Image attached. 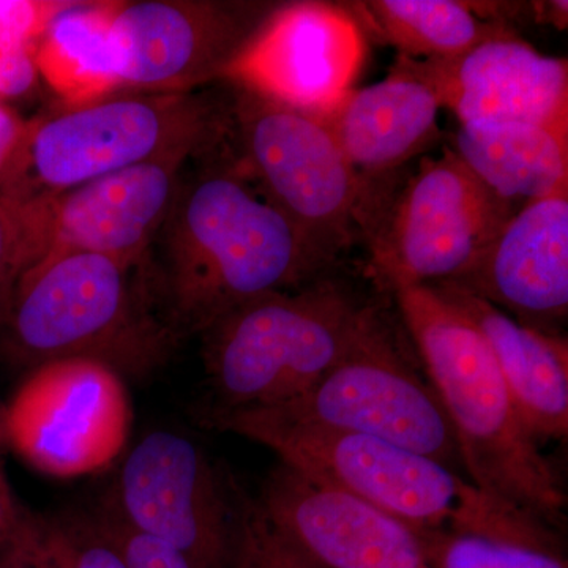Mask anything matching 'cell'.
I'll return each instance as SVG.
<instances>
[{
    "instance_id": "6da1fadb",
    "label": "cell",
    "mask_w": 568,
    "mask_h": 568,
    "mask_svg": "<svg viewBox=\"0 0 568 568\" xmlns=\"http://www.w3.org/2000/svg\"><path fill=\"white\" fill-rule=\"evenodd\" d=\"M155 246L153 272L179 338L203 335L261 295L297 290L338 271L310 252L227 140L200 156L196 173L183 174Z\"/></svg>"
},
{
    "instance_id": "7a4b0ae2",
    "label": "cell",
    "mask_w": 568,
    "mask_h": 568,
    "mask_svg": "<svg viewBox=\"0 0 568 568\" xmlns=\"http://www.w3.org/2000/svg\"><path fill=\"white\" fill-rule=\"evenodd\" d=\"M204 424L271 448L280 463L357 496L417 534H459L560 551L556 530L497 503L457 470L377 437L261 413L204 414Z\"/></svg>"
},
{
    "instance_id": "3957f363",
    "label": "cell",
    "mask_w": 568,
    "mask_h": 568,
    "mask_svg": "<svg viewBox=\"0 0 568 568\" xmlns=\"http://www.w3.org/2000/svg\"><path fill=\"white\" fill-rule=\"evenodd\" d=\"M392 294L454 428L467 480L552 529L562 526V480L526 428L476 325L435 286L398 287Z\"/></svg>"
},
{
    "instance_id": "277c9868",
    "label": "cell",
    "mask_w": 568,
    "mask_h": 568,
    "mask_svg": "<svg viewBox=\"0 0 568 568\" xmlns=\"http://www.w3.org/2000/svg\"><path fill=\"white\" fill-rule=\"evenodd\" d=\"M7 346L36 366L91 358L122 377L162 365L179 342L151 257L55 253L26 268L0 312Z\"/></svg>"
},
{
    "instance_id": "5b68a950",
    "label": "cell",
    "mask_w": 568,
    "mask_h": 568,
    "mask_svg": "<svg viewBox=\"0 0 568 568\" xmlns=\"http://www.w3.org/2000/svg\"><path fill=\"white\" fill-rule=\"evenodd\" d=\"M377 306L338 268L227 313L201 335L212 395L203 414L263 409L304 394L347 353Z\"/></svg>"
},
{
    "instance_id": "8992f818",
    "label": "cell",
    "mask_w": 568,
    "mask_h": 568,
    "mask_svg": "<svg viewBox=\"0 0 568 568\" xmlns=\"http://www.w3.org/2000/svg\"><path fill=\"white\" fill-rule=\"evenodd\" d=\"M226 132L227 102L204 93L114 92L26 123L0 196L14 204L44 200L134 164L200 155Z\"/></svg>"
},
{
    "instance_id": "52a82bcc",
    "label": "cell",
    "mask_w": 568,
    "mask_h": 568,
    "mask_svg": "<svg viewBox=\"0 0 568 568\" xmlns=\"http://www.w3.org/2000/svg\"><path fill=\"white\" fill-rule=\"evenodd\" d=\"M233 85L227 144L264 196L328 268L368 244L395 190L362 179L317 115Z\"/></svg>"
},
{
    "instance_id": "ba28073f",
    "label": "cell",
    "mask_w": 568,
    "mask_h": 568,
    "mask_svg": "<svg viewBox=\"0 0 568 568\" xmlns=\"http://www.w3.org/2000/svg\"><path fill=\"white\" fill-rule=\"evenodd\" d=\"M261 413L377 437L463 469L454 428L432 384L418 375L394 317L379 304L347 353L291 402Z\"/></svg>"
},
{
    "instance_id": "9c48e42d",
    "label": "cell",
    "mask_w": 568,
    "mask_h": 568,
    "mask_svg": "<svg viewBox=\"0 0 568 568\" xmlns=\"http://www.w3.org/2000/svg\"><path fill=\"white\" fill-rule=\"evenodd\" d=\"M518 209L488 189L446 145L437 159L424 156L388 201L366 244L369 275L388 293L454 282Z\"/></svg>"
},
{
    "instance_id": "30bf717a",
    "label": "cell",
    "mask_w": 568,
    "mask_h": 568,
    "mask_svg": "<svg viewBox=\"0 0 568 568\" xmlns=\"http://www.w3.org/2000/svg\"><path fill=\"white\" fill-rule=\"evenodd\" d=\"M132 424L125 379L91 358L36 366L3 407L6 443L54 478L102 473L125 450Z\"/></svg>"
},
{
    "instance_id": "8fae6325",
    "label": "cell",
    "mask_w": 568,
    "mask_h": 568,
    "mask_svg": "<svg viewBox=\"0 0 568 568\" xmlns=\"http://www.w3.org/2000/svg\"><path fill=\"white\" fill-rule=\"evenodd\" d=\"M237 488L203 448L156 429L123 459L104 499L133 529L166 541L203 568H226L233 545Z\"/></svg>"
},
{
    "instance_id": "7c38bea8",
    "label": "cell",
    "mask_w": 568,
    "mask_h": 568,
    "mask_svg": "<svg viewBox=\"0 0 568 568\" xmlns=\"http://www.w3.org/2000/svg\"><path fill=\"white\" fill-rule=\"evenodd\" d=\"M201 155L175 153L17 204L24 271L65 252L108 254L133 263L149 260L181 189L183 170Z\"/></svg>"
},
{
    "instance_id": "4fadbf2b",
    "label": "cell",
    "mask_w": 568,
    "mask_h": 568,
    "mask_svg": "<svg viewBox=\"0 0 568 568\" xmlns=\"http://www.w3.org/2000/svg\"><path fill=\"white\" fill-rule=\"evenodd\" d=\"M276 7L212 0L112 2L121 91L193 92L204 82L222 80Z\"/></svg>"
},
{
    "instance_id": "5bb4252c",
    "label": "cell",
    "mask_w": 568,
    "mask_h": 568,
    "mask_svg": "<svg viewBox=\"0 0 568 568\" xmlns=\"http://www.w3.org/2000/svg\"><path fill=\"white\" fill-rule=\"evenodd\" d=\"M364 59V32L343 3H278L222 81L324 115L353 91Z\"/></svg>"
},
{
    "instance_id": "9a60e30c",
    "label": "cell",
    "mask_w": 568,
    "mask_h": 568,
    "mask_svg": "<svg viewBox=\"0 0 568 568\" xmlns=\"http://www.w3.org/2000/svg\"><path fill=\"white\" fill-rule=\"evenodd\" d=\"M265 517L323 568H432L420 534L351 493L280 463L265 478Z\"/></svg>"
},
{
    "instance_id": "2e32d148",
    "label": "cell",
    "mask_w": 568,
    "mask_h": 568,
    "mask_svg": "<svg viewBox=\"0 0 568 568\" xmlns=\"http://www.w3.org/2000/svg\"><path fill=\"white\" fill-rule=\"evenodd\" d=\"M396 65L432 88L459 125L518 122L568 130L567 59L541 54L518 36L448 59L398 55Z\"/></svg>"
},
{
    "instance_id": "e0dca14e",
    "label": "cell",
    "mask_w": 568,
    "mask_h": 568,
    "mask_svg": "<svg viewBox=\"0 0 568 568\" xmlns=\"http://www.w3.org/2000/svg\"><path fill=\"white\" fill-rule=\"evenodd\" d=\"M448 283L526 327L562 335L568 315V193L519 207L476 263Z\"/></svg>"
},
{
    "instance_id": "ac0fdd59",
    "label": "cell",
    "mask_w": 568,
    "mask_h": 568,
    "mask_svg": "<svg viewBox=\"0 0 568 568\" xmlns=\"http://www.w3.org/2000/svg\"><path fill=\"white\" fill-rule=\"evenodd\" d=\"M440 110L432 88L394 63L386 80L353 89L317 118L364 181L395 190L392 175L443 136Z\"/></svg>"
},
{
    "instance_id": "d6986e66",
    "label": "cell",
    "mask_w": 568,
    "mask_h": 568,
    "mask_svg": "<svg viewBox=\"0 0 568 568\" xmlns=\"http://www.w3.org/2000/svg\"><path fill=\"white\" fill-rule=\"evenodd\" d=\"M480 332L506 381L519 416L537 443L568 435V346L562 335L519 324L454 283L428 284Z\"/></svg>"
},
{
    "instance_id": "ffe728a7",
    "label": "cell",
    "mask_w": 568,
    "mask_h": 568,
    "mask_svg": "<svg viewBox=\"0 0 568 568\" xmlns=\"http://www.w3.org/2000/svg\"><path fill=\"white\" fill-rule=\"evenodd\" d=\"M497 196L519 205L568 193V130L463 123L447 145Z\"/></svg>"
},
{
    "instance_id": "44dd1931",
    "label": "cell",
    "mask_w": 568,
    "mask_h": 568,
    "mask_svg": "<svg viewBox=\"0 0 568 568\" xmlns=\"http://www.w3.org/2000/svg\"><path fill=\"white\" fill-rule=\"evenodd\" d=\"M111 11L112 2H62L37 39V69L63 106L121 91Z\"/></svg>"
},
{
    "instance_id": "7402d4cb",
    "label": "cell",
    "mask_w": 568,
    "mask_h": 568,
    "mask_svg": "<svg viewBox=\"0 0 568 568\" xmlns=\"http://www.w3.org/2000/svg\"><path fill=\"white\" fill-rule=\"evenodd\" d=\"M343 6L362 32L416 61L455 58L485 41L517 36L511 26L484 20L469 2L458 0H364Z\"/></svg>"
},
{
    "instance_id": "603a6c76",
    "label": "cell",
    "mask_w": 568,
    "mask_h": 568,
    "mask_svg": "<svg viewBox=\"0 0 568 568\" xmlns=\"http://www.w3.org/2000/svg\"><path fill=\"white\" fill-rule=\"evenodd\" d=\"M432 568H568L562 551L459 534H420Z\"/></svg>"
},
{
    "instance_id": "cb8c5ba5",
    "label": "cell",
    "mask_w": 568,
    "mask_h": 568,
    "mask_svg": "<svg viewBox=\"0 0 568 568\" xmlns=\"http://www.w3.org/2000/svg\"><path fill=\"white\" fill-rule=\"evenodd\" d=\"M37 540L58 568H126L95 514L33 521Z\"/></svg>"
},
{
    "instance_id": "d4e9b609",
    "label": "cell",
    "mask_w": 568,
    "mask_h": 568,
    "mask_svg": "<svg viewBox=\"0 0 568 568\" xmlns=\"http://www.w3.org/2000/svg\"><path fill=\"white\" fill-rule=\"evenodd\" d=\"M226 568H323L265 517L257 499L237 488V514Z\"/></svg>"
},
{
    "instance_id": "484cf974",
    "label": "cell",
    "mask_w": 568,
    "mask_h": 568,
    "mask_svg": "<svg viewBox=\"0 0 568 568\" xmlns=\"http://www.w3.org/2000/svg\"><path fill=\"white\" fill-rule=\"evenodd\" d=\"M126 568H203L166 541L133 529L106 503L93 511Z\"/></svg>"
},
{
    "instance_id": "4316f807",
    "label": "cell",
    "mask_w": 568,
    "mask_h": 568,
    "mask_svg": "<svg viewBox=\"0 0 568 568\" xmlns=\"http://www.w3.org/2000/svg\"><path fill=\"white\" fill-rule=\"evenodd\" d=\"M62 2L0 0V54L14 44L36 43Z\"/></svg>"
},
{
    "instance_id": "83f0119b",
    "label": "cell",
    "mask_w": 568,
    "mask_h": 568,
    "mask_svg": "<svg viewBox=\"0 0 568 568\" xmlns=\"http://www.w3.org/2000/svg\"><path fill=\"white\" fill-rule=\"evenodd\" d=\"M21 223L17 204L0 196V312L22 274Z\"/></svg>"
},
{
    "instance_id": "f1b7e54d",
    "label": "cell",
    "mask_w": 568,
    "mask_h": 568,
    "mask_svg": "<svg viewBox=\"0 0 568 568\" xmlns=\"http://www.w3.org/2000/svg\"><path fill=\"white\" fill-rule=\"evenodd\" d=\"M39 77L36 62V43L14 44L0 54V99L26 95Z\"/></svg>"
},
{
    "instance_id": "f546056e",
    "label": "cell",
    "mask_w": 568,
    "mask_h": 568,
    "mask_svg": "<svg viewBox=\"0 0 568 568\" xmlns=\"http://www.w3.org/2000/svg\"><path fill=\"white\" fill-rule=\"evenodd\" d=\"M17 548L10 568H58L44 555L37 540L33 521L20 523L13 532Z\"/></svg>"
},
{
    "instance_id": "4dcf8cb0",
    "label": "cell",
    "mask_w": 568,
    "mask_h": 568,
    "mask_svg": "<svg viewBox=\"0 0 568 568\" xmlns=\"http://www.w3.org/2000/svg\"><path fill=\"white\" fill-rule=\"evenodd\" d=\"M26 132V122L20 121L13 112L0 106V179L13 159L14 152Z\"/></svg>"
},
{
    "instance_id": "1f68e13d",
    "label": "cell",
    "mask_w": 568,
    "mask_h": 568,
    "mask_svg": "<svg viewBox=\"0 0 568 568\" xmlns=\"http://www.w3.org/2000/svg\"><path fill=\"white\" fill-rule=\"evenodd\" d=\"M532 3L534 21L547 22L558 29H567L568 3L566 0H549V2Z\"/></svg>"
},
{
    "instance_id": "d6a6232c",
    "label": "cell",
    "mask_w": 568,
    "mask_h": 568,
    "mask_svg": "<svg viewBox=\"0 0 568 568\" xmlns=\"http://www.w3.org/2000/svg\"><path fill=\"white\" fill-rule=\"evenodd\" d=\"M18 525L20 523H18L17 511H14L13 503H11L9 489H7L2 477H0V540L13 536Z\"/></svg>"
},
{
    "instance_id": "836d02e7",
    "label": "cell",
    "mask_w": 568,
    "mask_h": 568,
    "mask_svg": "<svg viewBox=\"0 0 568 568\" xmlns=\"http://www.w3.org/2000/svg\"><path fill=\"white\" fill-rule=\"evenodd\" d=\"M6 443V433H3V409H0V444Z\"/></svg>"
}]
</instances>
